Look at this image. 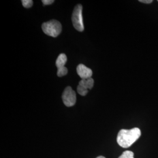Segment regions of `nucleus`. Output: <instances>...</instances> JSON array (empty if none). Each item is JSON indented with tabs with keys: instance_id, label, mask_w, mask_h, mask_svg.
I'll use <instances>...</instances> for the list:
<instances>
[{
	"instance_id": "obj_1",
	"label": "nucleus",
	"mask_w": 158,
	"mask_h": 158,
	"mask_svg": "<svg viewBox=\"0 0 158 158\" xmlns=\"http://www.w3.org/2000/svg\"><path fill=\"white\" fill-rule=\"evenodd\" d=\"M141 135V130L138 128H134L131 130L123 129L119 131L117 141L120 147L128 148L139 139Z\"/></svg>"
},
{
	"instance_id": "obj_2",
	"label": "nucleus",
	"mask_w": 158,
	"mask_h": 158,
	"mask_svg": "<svg viewBox=\"0 0 158 158\" xmlns=\"http://www.w3.org/2000/svg\"><path fill=\"white\" fill-rule=\"evenodd\" d=\"M43 32L52 37H57L62 31V25L57 20H51L42 25Z\"/></svg>"
},
{
	"instance_id": "obj_3",
	"label": "nucleus",
	"mask_w": 158,
	"mask_h": 158,
	"mask_svg": "<svg viewBox=\"0 0 158 158\" xmlns=\"http://www.w3.org/2000/svg\"><path fill=\"white\" fill-rule=\"evenodd\" d=\"M83 6L81 4H78L75 6L72 14V23L74 27L79 32L84 31V25L82 16Z\"/></svg>"
},
{
	"instance_id": "obj_4",
	"label": "nucleus",
	"mask_w": 158,
	"mask_h": 158,
	"mask_svg": "<svg viewBox=\"0 0 158 158\" xmlns=\"http://www.w3.org/2000/svg\"><path fill=\"white\" fill-rule=\"evenodd\" d=\"M63 103L66 107H72L76 102V94L71 87L68 86L63 91L62 94Z\"/></svg>"
},
{
	"instance_id": "obj_5",
	"label": "nucleus",
	"mask_w": 158,
	"mask_h": 158,
	"mask_svg": "<svg viewBox=\"0 0 158 158\" xmlns=\"http://www.w3.org/2000/svg\"><path fill=\"white\" fill-rule=\"evenodd\" d=\"M77 73L81 79L91 77L93 72L90 68H87L83 64H80L77 67Z\"/></svg>"
},
{
	"instance_id": "obj_6",
	"label": "nucleus",
	"mask_w": 158,
	"mask_h": 158,
	"mask_svg": "<svg viewBox=\"0 0 158 158\" xmlns=\"http://www.w3.org/2000/svg\"><path fill=\"white\" fill-rule=\"evenodd\" d=\"M77 90L79 94L81 96H85L88 93L89 89L85 85L84 79H81V80L80 81L79 85H77Z\"/></svg>"
},
{
	"instance_id": "obj_7",
	"label": "nucleus",
	"mask_w": 158,
	"mask_h": 158,
	"mask_svg": "<svg viewBox=\"0 0 158 158\" xmlns=\"http://www.w3.org/2000/svg\"><path fill=\"white\" fill-rule=\"evenodd\" d=\"M67 62V56L65 54L61 53L59 55L56 61V66L57 69L65 67L64 65Z\"/></svg>"
},
{
	"instance_id": "obj_8",
	"label": "nucleus",
	"mask_w": 158,
	"mask_h": 158,
	"mask_svg": "<svg viewBox=\"0 0 158 158\" xmlns=\"http://www.w3.org/2000/svg\"><path fill=\"white\" fill-rule=\"evenodd\" d=\"M68 69L66 68V67H64V68H60V69H57V75L59 77H62V76L66 75L68 74Z\"/></svg>"
},
{
	"instance_id": "obj_9",
	"label": "nucleus",
	"mask_w": 158,
	"mask_h": 158,
	"mask_svg": "<svg viewBox=\"0 0 158 158\" xmlns=\"http://www.w3.org/2000/svg\"><path fill=\"white\" fill-rule=\"evenodd\" d=\"M118 158H134V153L130 151H126Z\"/></svg>"
},
{
	"instance_id": "obj_10",
	"label": "nucleus",
	"mask_w": 158,
	"mask_h": 158,
	"mask_svg": "<svg viewBox=\"0 0 158 158\" xmlns=\"http://www.w3.org/2000/svg\"><path fill=\"white\" fill-rule=\"evenodd\" d=\"M85 80V83L87 85V88L89 89H91L94 85V80L91 77L88 78V79H84Z\"/></svg>"
},
{
	"instance_id": "obj_11",
	"label": "nucleus",
	"mask_w": 158,
	"mask_h": 158,
	"mask_svg": "<svg viewBox=\"0 0 158 158\" xmlns=\"http://www.w3.org/2000/svg\"><path fill=\"white\" fill-rule=\"evenodd\" d=\"M23 6L26 8H29L33 6V1L32 0H23Z\"/></svg>"
},
{
	"instance_id": "obj_12",
	"label": "nucleus",
	"mask_w": 158,
	"mask_h": 158,
	"mask_svg": "<svg viewBox=\"0 0 158 158\" xmlns=\"http://www.w3.org/2000/svg\"><path fill=\"white\" fill-rule=\"evenodd\" d=\"M42 2H43L44 5L47 6V5H50L52 3H53L54 1L53 0H43Z\"/></svg>"
},
{
	"instance_id": "obj_13",
	"label": "nucleus",
	"mask_w": 158,
	"mask_h": 158,
	"mask_svg": "<svg viewBox=\"0 0 158 158\" xmlns=\"http://www.w3.org/2000/svg\"><path fill=\"white\" fill-rule=\"evenodd\" d=\"M139 1L144 4H151L153 2L152 0H139Z\"/></svg>"
},
{
	"instance_id": "obj_14",
	"label": "nucleus",
	"mask_w": 158,
	"mask_h": 158,
	"mask_svg": "<svg viewBox=\"0 0 158 158\" xmlns=\"http://www.w3.org/2000/svg\"><path fill=\"white\" fill-rule=\"evenodd\" d=\"M106 158L105 157H104V156H98L97 158Z\"/></svg>"
}]
</instances>
